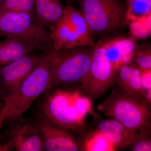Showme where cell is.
<instances>
[{"mask_svg":"<svg viewBox=\"0 0 151 151\" xmlns=\"http://www.w3.org/2000/svg\"><path fill=\"white\" fill-rule=\"evenodd\" d=\"M8 36L29 44L43 54L54 51L49 31L34 13L0 11V37Z\"/></svg>","mask_w":151,"mask_h":151,"instance_id":"cell-5","label":"cell"},{"mask_svg":"<svg viewBox=\"0 0 151 151\" xmlns=\"http://www.w3.org/2000/svg\"><path fill=\"white\" fill-rule=\"evenodd\" d=\"M3 103L0 101V112H1V109L2 107Z\"/></svg>","mask_w":151,"mask_h":151,"instance_id":"cell-27","label":"cell"},{"mask_svg":"<svg viewBox=\"0 0 151 151\" xmlns=\"http://www.w3.org/2000/svg\"><path fill=\"white\" fill-rule=\"evenodd\" d=\"M35 0H7L0 6V11L34 13Z\"/></svg>","mask_w":151,"mask_h":151,"instance_id":"cell-21","label":"cell"},{"mask_svg":"<svg viewBox=\"0 0 151 151\" xmlns=\"http://www.w3.org/2000/svg\"><path fill=\"white\" fill-rule=\"evenodd\" d=\"M97 130L111 142L116 150L129 149L140 139L150 136L129 129L116 120L109 119L99 122Z\"/></svg>","mask_w":151,"mask_h":151,"instance_id":"cell-11","label":"cell"},{"mask_svg":"<svg viewBox=\"0 0 151 151\" xmlns=\"http://www.w3.org/2000/svg\"><path fill=\"white\" fill-rule=\"evenodd\" d=\"M45 55L35 52L0 67V92L3 99L16 89Z\"/></svg>","mask_w":151,"mask_h":151,"instance_id":"cell-8","label":"cell"},{"mask_svg":"<svg viewBox=\"0 0 151 151\" xmlns=\"http://www.w3.org/2000/svg\"><path fill=\"white\" fill-rule=\"evenodd\" d=\"M35 52L37 51L29 44L13 37H6L0 41V67Z\"/></svg>","mask_w":151,"mask_h":151,"instance_id":"cell-15","label":"cell"},{"mask_svg":"<svg viewBox=\"0 0 151 151\" xmlns=\"http://www.w3.org/2000/svg\"><path fill=\"white\" fill-rule=\"evenodd\" d=\"M50 54L44 56L16 89L4 98L0 112L2 123L20 121L33 102L48 91L51 76Z\"/></svg>","mask_w":151,"mask_h":151,"instance_id":"cell-2","label":"cell"},{"mask_svg":"<svg viewBox=\"0 0 151 151\" xmlns=\"http://www.w3.org/2000/svg\"><path fill=\"white\" fill-rule=\"evenodd\" d=\"M100 41L105 57L117 69L122 65L131 62L139 45L137 41L129 37L123 36Z\"/></svg>","mask_w":151,"mask_h":151,"instance_id":"cell-12","label":"cell"},{"mask_svg":"<svg viewBox=\"0 0 151 151\" xmlns=\"http://www.w3.org/2000/svg\"><path fill=\"white\" fill-rule=\"evenodd\" d=\"M36 127L41 138L44 150H81V143L64 128L46 120L40 122Z\"/></svg>","mask_w":151,"mask_h":151,"instance_id":"cell-9","label":"cell"},{"mask_svg":"<svg viewBox=\"0 0 151 151\" xmlns=\"http://www.w3.org/2000/svg\"><path fill=\"white\" fill-rule=\"evenodd\" d=\"M140 70L141 82L144 94L145 92L151 89V69H140Z\"/></svg>","mask_w":151,"mask_h":151,"instance_id":"cell-24","label":"cell"},{"mask_svg":"<svg viewBox=\"0 0 151 151\" xmlns=\"http://www.w3.org/2000/svg\"><path fill=\"white\" fill-rule=\"evenodd\" d=\"M7 0H0V6H2Z\"/></svg>","mask_w":151,"mask_h":151,"instance_id":"cell-25","label":"cell"},{"mask_svg":"<svg viewBox=\"0 0 151 151\" xmlns=\"http://www.w3.org/2000/svg\"><path fill=\"white\" fill-rule=\"evenodd\" d=\"M78 86L75 88L57 87L47 91L40 106L44 119L76 134L86 129L84 120L91 108L90 98Z\"/></svg>","mask_w":151,"mask_h":151,"instance_id":"cell-1","label":"cell"},{"mask_svg":"<svg viewBox=\"0 0 151 151\" xmlns=\"http://www.w3.org/2000/svg\"><path fill=\"white\" fill-rule=\"evenodd\" d=\"M81 150L87 151H112L116 148L106 137L97 130L85 139L81 145Z\"/></svg>","mask_w":151,"mask_h":151,"instance_id":"cell-19","label":"cell"},{"mask_svg":"<svg viewBox=\"0 0 151 151\" xmlns=\"http://www.w3.org/2000/svg\"><path fill=\"white\" fill-rule=\"evenodd\" d=\"M131 62L140 69H151L150 45L147 44L139 45L133 55Z\"/></svg>","mask_w":151,"mask_h":151,"instance_id":"cell-22","label":"cell"},{"mask_svg":"<svg viewBox=\"0 0 151 151\" xmlns=\"http://www.w3.org/2000/svg\"><path fill=\"white\" fill-rule=\"evenodd\" d=\"M64 8L61 0H35L34 14L41 23L50 30L61 17Z\"/></svg>","mask_w":151,"mask_h":151,"instance_id":"cell-16","label":"cell"},{"mask_svg":"<svg viewBox=\"0 0 151 151\" xmlns=\"http://www.w3.org/2000/svg\"><path fill=\"white\" fill-rule=\"evenodd\" d=\"M128 25L130 37L136 41L146 39L151 36V14L130 22Z\"/></svg>","mask_w":151,"mask_h":151,"instance_id":"cell-20","label":"cell"},{"mask_svg":"<svg viewBox=\"0 0 151 151\" xmlns=\"http://www.w3.org/2000/svg\"><path fill=\"white\" fill-rule=\"evenodd\" d=\"M49 32L54 51L81 46L78 35L63 12Z\"/></svg>","mask_w":151,"mask_h":151,"instance_id":"cell-14","label":"cell"},{"mask_svg":"<svg viewBox=\"0 0 151 151\" xmlns=\"http://www.w3.org/2000/svg\"><path fill=\"white\" fill-rule=\"evenodd\" d=\"M117 70L106 58L99 41L94 45L89 71L78 84L81 92L90 99L103 97L116 83Z\"/></svg>","mask_w":151,"mask_h":151,"instance_id":"cell-7","label":"cell"},{"mask_svg":"<svg viewBox=\"0 0 151 151\" xmlns=\"http://www.w3.org/2000/svg\"><path fill=\"white\" fill-rule=\"evenodd\" d=\"M131 151H151V139L150 136L140 139L129 148Z\"/></svg>","mask_w":151,"mask_h":151,"instance_id":"cell-23","label":"cell"},{"mask_svg":"<svg viewBox=\"0 0 151 151\" xmlns=\"http://www.w3.org/2000/svg\"><path fill=\"white\" fill-rule=\"evenodd\" d=\"M2 123V122H1V119H0V133H1V129Z\"/></svg>","mask_w":151,"mask_h":151,"instance_id":"cell-26","label":"cell"},{"mask_svg":"<svg viewBox=\"0 0 151 151\" xmlns=\"http://www.w3.org/2000/svg\"><path fill=\"white\" fill-rule=\"evenodd\" d=\"M98 109L108 119L116 120L129 129L150 136L151 107L118 88L112 89Z\"/></svg>","mask_w":151,"mask_h":151,"instance_id":"cell-3","label":"cell"},{"mask_svg":"<svg viewBox=\"0 0 151 151\" xmlns=\"http://www.w3.org/2000/svg\"><path fill=\"white\" fill-rule=\"evenodd\" d=\"M127 6V25L151 14V1L148 0H125Z\"/></svg>","mask_w":151,"mask_h":151,"instance_id":"cell-18","label":"cell"},{"mask_svg":"<svg viewBox=\"0 0 151 151\" xmlns=\"http://www.w3.org/2000/svg\"><path fill=\"white\" fill-rule=\"evenodd\" d=\"M116 83L118 89L128 96L139 100L143 97L140 69L132 62L117 69Z\"/></svg>","mask_w":151,"mask_h":151,"instance_id":"cell-13","label":"cell"},{"mask_svg":"<svg viewBox=\"0 0 151 151\" xmlns=\"http://www.w3.org/2000/svg\"><path fill=\"white\" fill-rule=\"evenodd\" d=\"M79 1L94 36L114 33L127 25V6L122 0Z\"/></svg>","mask_w":151,"mask_h":151,"instance_id":"cell-6","label":"cell"},{"mask_svg":"<svg viewBox=\"0 0 151 151\" xmlns=\"http://www.w3.org/2000/svg\"><path fill=\"white\" fill-rule=\"evenodd\" d=\"M63 13L67 17L78 35L81 46L93 47L94 36L85 17L71 4H68L64 8Z\"/></svg>","mask_w":151,"mask_h":151,"instance_id":"cell-17","label":"cell"},{"mask_svg":"<svg viewBox=\"0 0 151 151\" xmlns=\"http://www.w3.org/2000/svg\"><path fill=\"white\" fill-rule=\"evenodd\" d=\"M13 129L9 141L0 146V151L43 150L40 134L36 126L32 123L20 122Z\"/></svg>","mask_w":151,"mask_h":151,"instance_id":"cell-10","label":"cell"},{"mask_svg":"<svg viewBox=\"0 0 151 151\" xmlns=\"http://www.w3.org/2000/svg\"><path fill=\"white\" fill-rule=\"evenodd\" d=\"M93 49L94 47L79 46L51 52V80L47 91L64 85L79 84L91 66Z\"/></svg>","mask_w":151,"mask_h":151,"instance_id":"cell-4","label":"cell"},{"mask_svg":"<svg viewBox=\"0 0 151 151\" xmlns=\"http://www.w3.org/2000/svg\"><path fill=\"white\" fill-rule=\"evenodd\" d=\"M1 98H3V97L2 95L1 94V92H0V100H1Z\"/></svg>","mask_w":151,"mask_h":151,"instance_id":"cell-28","label":"cell"}]
</instances>
